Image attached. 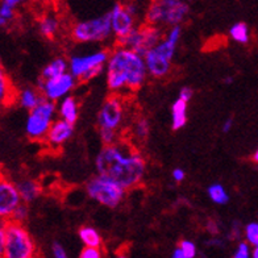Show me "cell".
Segmentation results:
<instances>
[{"label":"cell","mask_w":258,"mask_h":258,"mask_svg":"<svg viewBox=\"0 0 258 258\" xmlns=\"http://www.w3.org/2000/svg\"><path fill=\"white\" fill-rule=\"evenodd\" d=\"M96 171L112 178L126 191L143 183L146 175V158L131 140L120 139L103 145L95 160Z\"/></svg>","instance_id":"1"},{"label":"cell","mask_w":258,"mask_h":258,"mask_svg":"<svg viewBox=\"0 0 258 258\" xmlns=\"http://www.w3.org/2000/svg\"><path fill=\"white\" fill-rule=\"evenodd\" d=\"M104 72L111 94L124 96L140 91L149 78L144 55L117 44L108 51Z\"/></svg>","instance_id":"2"},{"label":"cell","mask_w":258,"mask_h":258,"mask_svg":"<svg viewBox=\"0 0 258 258\" xmlns=\"http://www.w3.org/2000/svg\"><path fill=\"white\" fill-rule=\"evenodd\" d=\"M190 6L184 0H153L145 11V23L156 27H171L184 23Z\"/></svg>","instance_id":"3"},{"label":"cell","mask_w":258,"mask_h":258,"mask_svg":"<svg viewBox=\"0 0 258 258\" xmlns=\"http://www.w3.org/2000/svg\"><path fill=\"white\" fill-rule=\"evenodd\" d=\"M37 254L38 246L27 227L8 220L6 223L4 258H34Z\"/></svg>","instance_id":"4"},{"label":"cell","mask_w":258,"mask_h":258,"mask_svg":"<svg viewBox=\"0 0 258 258\" xmlns=\"http://www.w3.org/2000/svg\"><path fill=\"white\" fill-rule=\"evenodd\" d=\"M107 49H96L89 53H77L68 58L69 73L78 83H87L104 72L108 58Z\"/></svg>","instance_id":"5"},{"label":"cell","mask_w":258,"mask_h":258,"mask_svg":"<svg viewBox=\"0 0 258 258\" xmlns=\"http://www.w3.org/2000/svg\"><path fill=\"white\" fill-rule=\"evenodd\" d=\"M86 194L90 199L107 208L119 207L125 199L126 190L112 178L96 174L86 183Z\"/></svg>","instance_id":"6"},{"label":"cell","mask_w":258,"mask_h":258,"mask_svg":"<svg viewBox=\"0 0 258 258\" xmlns=\"http://www.w3.org/2000/svg\"><path fill=\"white\" fill-rule=\"evenodd\" d=\"M70 38L77 44H103L112 38L108 14L82 20L72 25Z\"/></svg>","instance_id":"7"},{"label":"cell","mask_w":258,"mask_h":258,"mask_svg":"<svg viewBox=\"0 0 258 258\" xmlns=\"http://www.w3.org/2000/svg\"><path fill=\"white\" fill-rule=\"evenodd\" d=\"M126 98L128 96L111 94L105 99L98 113L99 129H108L122 136V131L125 128L129 116Z\"/></svg>","instance_id":"8"},{"label":"cell","mask_w":258,"mask_h":258,"mask_svg":"<svg viewBox=\"0 0 258 258\" xmlns=\"http://www.w3.org/2000/svg\"><path fill=\"white\" fill-rule=\"evenodd\" d=\"M58 117L57 103L42 99L34 108L28 111L25 120V135L32 141H44L51 122Z\"/></svg>","instance_id":"9"},{"label":"cell","mask_w":258,"mask_h":258,"mask_svg":"<svg viewBox=\"0 0 258 258\" xmlns=\"http://www.w3.org/2000/svg\"><path fill=\"white\" fill-rule=\"evenodd\" d=\"M162 37L163 32L160 27L145 23L143 25H137L124 37L117 38L115 41L117 45L132 49V50L137 51L139 54L144 55L146 51L154 48Z\"/></svg>","instance_id":"10"},{"label":"cell","mask_w":258,"mask_h":258,"mask_svg":"<svg viewBox=\"0 0 258 258\" xmlns=\"http://www.w3.org/2000/svg\"><path fill=\"white\" fill-rule=\"evenodd\" d=\"M77 86H78V81L68 72L62 75H58L55 78H38L36 87L40 90L42 98L57 103L64 96L70 95L77 89Z\"/></svg>","instance_id":"11"},{"label":"cell","mask_w":258,"mask_h":258,"mask_svg":"<svg viewBox=\"0 0 258 258\" xmlns=\"http://www.w3.org/2000/svg\"><path fill=\"white\" fill-rule=\"evenodd\" d=\"M21 198L16 183L6 175H0V220L8 221L14 211L21 203Z\"/></svg>","instance_id":"12"},{"label":"cell","mask_w":258,"mask_h":258,"mask_svg":"<svg viewBox=\"0 0 258 258\" xmlns=\"http://www.w3.org/2000/svg\"><path fill=\"white\" fill-rule=\"evenodd\" d=\"M111 32L115 40L124 37L125 34L137 27V19L132 14H129L124 4L116 3L112 10L108 12Z\"/></svg>","instance_id":"13"},{"label":"cell","mask_w":258,"mask_h":258,"mask_svg":"<svg viewBox=\"0 0 258 258\" xmlns=\"http://www.w3.org/2000/svg\"><path fill=\"white\" fill-rule=\"evenodd\" d=\"M73 136H74V124H70L57 117L51 122L50 128L44 139V143L51 150H57L62 148Z\"/></svg>","instance_id":"14"},{"label":"cell","mask_w":258,"mask_h":258,"mask_svg":"<svg viewBox=\"0 0 258 258\" xmlns=\"http://www.w3.org/2000/svg\"><path fill=\"white\" fill-rule=\"evenodd\" d=\"M148 75L154 79L166 78L171 72V59L163 55L156 48H152L144 54Z\"/></svg>","instance_id":"15"},{"label":"cell","mask_w":258,"mask_h":258,"mask_svg":"<svg viewBox=\"0 0 258 258\" xmlns=\"http://www.w3.org/2000/svg\"><path fill=\"white\" fill-rule=\"evenodd\" d=\"M57 115L64 121L75 124L79 117V103L74 95H68L57 102Z\"/></svg>","instance_id":"16"},{"label":"cell","mask_w":258,"mask_h":258,"mask_svg":"<svg viewBox=\"0 0 258 258\" xmlns=\"http://www.w3.org/2000/svg\"><path fill=\"white\" fill-rule=\"evenodd\" d=\"M15 183H16L17 190L20 194L21 201L24 203H33L42 195V186L38 180L33 179V178H21Z\"/></svg>","instance_id":"17"},{"label":"cell","mask_w":258,"mask_h":258,"mask_svg":"<svg viewBox=\"0 0 258 258\" xmlns=\"http://www.w3.org/2000/svg\"><path fill=\"white\" fill-rule=\"evenodd\" d=\"M16 89L8 77L7 72L0 64V107H8L14 104L16 99Z\"/></svg>","instance_id":"18"},{"label":"cell","mask_w":258,"mask_h":258,"mask_svg":"<svg viewBox=\"0 0 258 258\" xmlns=\"http://www.w3.org/2000/svg\"><path fill=\"white\" fill-rule=\"evenodd\" d=\"M128 133L131 136V141H137L143 143L150 135V121L146 116L139 115L131 122V126L128 128Z\"/></svg>","instance_id":"19"},{"label":"cell","mask_w":258,"mask_h":258,"mask_svg":"<svg viewBox=\"0 0 258 258\" xmlns=\"http://www.w3.org/2000/svg\"><path fill=\"white\" fill-rule=\"evenodd\" d=\"M42 99L44 98H42L40 90L37 87H25L21 91L16 92L15 102L20 105V108L29 111V109L34 108Z\"/></svg>","instance_id":"20"},{"label":"cell","mask_w":258,"mask_h":258,"mask_svg":"<svg viewBox=\"0 0 258 258\" xmlns=\"http://www.w3.org/2000/svg\"><path fill=\"white\" fill-rule=\"evenodd\" d=\"M37 28L42 37L53 40L61 29V21L58 20V17L54 15H44L38 20Z\"/></svg>","instance_id":"21"},{"label":"cell","mask_w":258,"mask_h":258,"mask_svg":"<svg viewBox=\"0 0 258 258\" xmlns=\"http://www.w3.org/2000/svg\"><path fill=\"white\" fill-rule=\"evenodd\" d=\"M187 108L188 103L179 98L171 104V128L174 131H179L187 124Z\"/></svg>","instance_id":"22"},{"label":"cell","mask_w":258,"mask_h":258,"mask_svg":"<svg viewBox=\"0 0 258 258\" xmlns=\"http://www.w3.org/2000/svg\"><path fill=\"white\" fill-rule=\"evenodd\" d=\"M69 72V64H68V58L64 57H55L49 62L41 72L40 78L42 79H49V78H55L58 75H62L64 73Z\"/></svg>","instance_id":"23"},{"label":"cell","mask_w":258,"mask_h":258,"mask_svg":"<svg viewBox=\"0 0 258 258\" xmlns=\"http://www.w3.org/2000/svg\"><path fill=\"white\" fill-rule=\"evenodd\" d=\"M78 237L83 246H103L102 234L91 225H83L79 228Z\"/></svg>","instance_id":"24"},{"label":"cell","mask_w":258,"mask_h":258,"mask_svg":"<svg viewBox=\"0 0 258 258\" xmlns=\"http://www.w3.org/2000/svg\"><path fill=\"white\" fill-rule=\"evenodd\" d=\"M229 37H231L232 41H234L236 44H240V45H248L251 40V32H250V28L246 23H236V24L232 25L229 28Z\"/></svg>","instance_id":"25"},{"label":"cell","mask_w":258,"mask_h":258,"mask_svg":"<svg viewBox=\"0 0 258 258\" xmlns=\"http://www.w3.org/2000/svg\"><path fill=\"white\" fill-rule=\"evenodd\" d=\"M207 195L210 198V201L214 202L218 206H225V204L229 203V199H231L227 188L220 183L211 184L207 188Z\"/></svg>","instance_id":"26"},{"label":"cell","mask_w":258,"mask_h":258,"mask_svg":"<svg viewBox=\"0 0 258 258\" xmlns=\"http://www.w3.org/2000/svg\"><path fill=\"white\" fill-rule=\"evenodd\" d=\"M198 255L197 244L191 240H182L178 246L173 250V258H195Z\"/></svg>","instance_id":"27"},{"label":"cell","mask_w":258,"mask_h":258,"mask_svg":"<svg viewBox=\"0 0 258 258\" xmlns=\"http://www.w3.org/2000/svg\"><path fill=\"white\" fill-rule=\"evenodd\" d=\"M242 238L251 246L258 245V223L250 221L242 227Z\"/></svg>","instance_id":"28"},{"label":"cell","mask_w":258,"mask_h":258,"mask_svg":"<svg viewBox=\"0 0 258 258\" xmlns=\"http://www.w3.org/2000/svg\"><path fill=\"white\" fill-rule=\"evenodd\" d=\"M28 218H29V204L21 202V203L16 207V210L14 211L11 220L24 224L25 221L28 220Z\"/></svg>","instance_id":"29"},{"label":"cell","mask_w":258,"mask_h":258,"mask_svg":"<svg viewBox=\"0 0 258 258\" xmlns=\"http://www.w3.org/2000/svg\"><path fill=\"white\" fill-rule=\"evenodd\" d=\"M99 137H100V141H102L103 145H111V144H115L116 141H119L122 136L117 132L108 131V129H99Z\"/></svg>","instance_id":"30"},{"label":"cell","mask_w":258,"mask_h":258,"mask_svg":"<svg viewBox=\"0 0 258 258\" xmlns=\"http://www.w3.org/2000/svg\"><path fill=\"white\" fill-rule=\"evenodd\" d=\"M251 245H249L245 240H238L237 246L233 251V258H250Z\"/></svg>","instance_id":"31"},{"label":"cell","mask_w":258,"mask_h":258,"mask_svg":"<svg viewBox=\"0 0 258 258\" xmlns=\"http://www.w3.org/2000/svg\"><path fill=\"white\" fill-rule=\"evenodd\" d=\"M104 255L103 246H83L81 250V258H102Z\"/></svg>","instance_id":"32"},{"label":"cell","mask_w":258,"mask_h":258,"mask_svg":"<svg viewBox=\"0 0 258 258\" xmlns=\"http://www.w3.org/2000/svg\"><path fill=\"white\" fill-rule=\"evenodd\" d=\"M0 15L3 16L4 20L10 23L16 17V7H12L10 4L2 2V4H0Z\"/></svg>","instance_id":"33"},{"label":"cell","mask_w":258,"mask_h":258,"mask_svg":"<svg viewBox=\"0 0 258 258\" xmlns=\"http://www.w3.org/2000/svg\"><path fill=\"white\" fill-rule=\"evenodd\" d=\"M50 255L53 258H68V250L61 242L54 241L50 245Z\"/></svg>","instance_id":"34"},{"label":"cell","mask_w":258,"mask_h":258,"mask_svg":"<svg viewBox=\"0 0 258 258\" xmlns=\"http://www.w3.org/2000/svg\"><path fill=\"white\" fill-rule=\"evenodd\" d=\"M242 227H244V225H242L238 220L233 221V223L231 224V229H229V233H228V238H229V240H236V241L241 240Z\"/></svg>","instance_id":"35"},{"label":"cell","mask_w":258,"mask_h":258,"mask_svg":"<svg viewBox=\"0 0 258 258\" xmlns=\"http://www.w3.org/2000/svg\"><path fill=\"white\" fill-rule=\"evenodd\" d=\"M206 231H207L211 236H215V234L221 233V228L220 225H219L218 221L208 220L207 223H206Z\"/></svg>","instance_id":"36"},{"label":"cell","mask_w":258,"mask_h":258,"mask_svg":"<svg viewBox=\"0 0 258 258\" xmlns=\"http://www.w3.org/2000/svg\"><path fill=\"white\" fill-rule=\"evenodd\" d=\"M171 178L175 183H182L184 179H186V171L180 167H175L171 173Z\"/></svg>","instance_id":"37"},{"label":"cell","mask_w":258,"mask_h":258,"mask_svg":"<svg viewBox=\"0 0 258 258\" xmlns=\"http://www.w3.org/2000/svg\"><path fill=\"white\" fill-rule=\"evenodd\" d=\"M6 223L0 220V258H4V241H6Z\"/></svg>","instance_id":"38"},{"label":"cell","mask_w":258,"mask_h":258,"mask_svg":"<svg viewBox=\"0 0 258 258\" xmlns=\"http://www.w3.org/2000/svg\"><path fill=\"white\" fill-rule=\"evenodd\" d=\"M192 96H194V90L191 89V87H188V86H186V87H182V89H180L178 98L188 103L191 99H192Z\"/></svg>","instance_id":"39"},{"label":"cell","mask_w":258,"mask_h":258,"mask_svg":"<svg viewBox=\"0 0 258 258\" xmlns=\"http://www.w3.org/2000/svg\"><path fill=\"white\" fill-rule=\"evenodd\" d=\"M207 245L214 246V248H223L224 246V240L219 234H215V236H211V238L207 241Z\"/></svg>","instance_id":"40"},{"label":"cell","mask_w":258,"mask_h":258,"mask_svg":"<svg viewBox=\"0 0 258 258\" xmlns=\"http://www.w3.org/2000/svg\"><path fill=\"white\" fill-rule=\"evenodd\" d=\"M124 7L126 8V11H128L129 14H132L133 16L136 17H139V14H140V7L139 6H137L136 3H126V4H124Z\"/></svg>","instance_id":"41"},{"label":"cell","mask_w":258,"mask_h":258,"mask_svg":"<svg viewBox=\"0 0 258 258\" xmlns=\"http://www.w3.org/2000/svg\"><path fill=\"white\" fill-rule=\"evenodd\" d=\"M234 125V120L232 117H228L224 122H223V125H221V131L224 133H229L233 129Z\"/></svg>","instance_id":"42"},{"label":"cell","mask_w":258,"mask_h":258,"mask_svg":"<svg viewBox=\"0 0 258 258\" xmlns=\"http://www.w3.org/2000/svg\"><path fill=\"white\" fill-rule=\"evenodd\" d=\"M2 2L10 4L12 7H17V6H20V4H23L24 2H27V0H2Z\"/></svg>","instance_id":"43"},{"label":"cell","mask_w":258,"mask_h":258,"mask_svg":"<svg viewBox=\"0 0 258 258\" xmlns=\"http://www.w3.org/2000/svg\"><path fill=\"white\" fill-rule=\"evenodd\" d=\"M250 258H258V245H255V246H251Z\"/></svg>","instance_id":"44"},{"label":"cell","mask_w":258,"mask_h":258,"mask_svg":"<svg viewBox=\"0 0 258 258\" xmlns=\"http://www.w3.org/2000/svg\"><path fill=\"white\" fill-rule=\"evenodd\" d=\"M250 160H251V162H254V163H257V162H258V150H257V149H255L254 152H253V153H251Z\"/></svg>","instance_id":"45"},{"label":"cell","mask_w":258,"mask_h":258,"mask_svg":"<svg viewBox=\"0 0 258 258\" xmlns=\"http://www.w3.org/2000/svg\"><path fill=\"white\" fill-rule=\"evenodd\" d=\"M8 23L6 20H4L3 19V16H2V15H0V28H3V27H6V25H7Z\"/></svg>","instance_id":"46"},{"label":"cell","mask_w":258,"mask_h":258,"mask_svg":"<svg viewBox=\"0 0 258 258\" xmlns=\"http://www.w3.org/2000/svg\"><path fill=\"white\" fill-rule=\"evenodd\" d=\"M224 83H227V85H232V83H233V78H232V77H227V78L224 79Z\"/></svg>","instance_id":"47"},{"label":"cell","mask_w":258,"mask_h":258,"mask_svg":"<svg viewBox=\"0 0 258 258\" xmlns=\"http://www.w3.org/2000/svg\"><path fill=\"white\" fill-rule=\"evenodd\" d=\"M29 2H33V3H36V2H40V0H29Z\"/></svg>","instance_id":"48"},{"label":"cell","mask_w":258,"mask_h":258,"mask_svg":"<svg viewBox=\"0 0 258 258\" xmlns=\"http://www.w3.org/2000/svg\"><path fill=\"white\" fill-rule=\"evenodd\" d=\"M0 175H2V169H0Z\"/></svg>","instance_id":"49"}]
</instances>
